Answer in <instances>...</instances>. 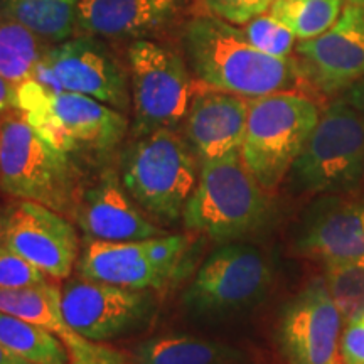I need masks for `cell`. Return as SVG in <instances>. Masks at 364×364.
<instances>
[{"label":"cell","instance_id":"cell-1","mask_svg":"<svg viewBox=\"0 0 364 364\" xmlns=\"http://www.w3.org/2000/svg\"><path fill=\"white\" fill-rule=\"evenodd\" d=\"M182 48L189 68L208 88L255 100L297 91L306 83L297 59L262 53L243 29L209 14L186 22Z\"/></svg>","mask_w":364,"mask_h":364},{"label":"cell","instance_id":"cell-2","mask_svg":"<svg viewBox=\"0 0 364 364\" xmlns=\"http://www.w3.org/2000/svg\"><path fill=\"white\" fill-rule=\"evenodd\" d=\"M265 193L245 167L241 152L204 161L182 221L189 231L216 241L243 238L268 220L270 203Z\"/></svg>","mask_w":364,"mask_h":364},{"label":"cell","instance_id":"cell-3","mask_svg":"<svg viewBox=\"0 0 364 364\" xmlns=\"http://www.w3.org/2000/svg\"><path fill=\"white\" fill-rule=\"evenodd\" d=\"M17 108L46 142L65 154L107 152L129 130L124 112L75 91L48 90L34 80L17 86Z\"/></svg>","mask_w":364,"mask_h":364},{"label":"cell","instance_id":"cell-4","mask_svg":"<svg viewBox=\"0 0 364 364\" xmlns=\"http://www.w3.org/2000/svg\"><path fill=\"white\" fill-rule=\"evenodd\" d=\"M318 118L317 105L297 91L250 100L241 161L267 193L292 169Z\"/></svg>","mask_w":364,"mask_h":364},{"label":"cell","instance_id":"cell-5","mask_svg":"<svg viewBox=\"0 0 364 364\" xmlns=\"http://www.w3.org/2000/svg\"><path fill=\"white\" fill-rule=\"evenodd\" d=\"M198 156L174 129L139 136L122 162V184L135 203L166 221L182 218L198 184Z\"/></svg>","mask_w":364,"mask_h":364},{"label":"cell","instance_id":"cell-6","mask_svg":"<svg viewBox=\"0 0 364 364\" xmlns=\"http://www.w3.org/2000/svg\"><path fill=\"white\" fill-rule=\"evenodd\" d=\"M0 188L21 201L70 213L76 208L75 172L59 152L27 124L24 115L0 122Z\"/></svg>","mask_w":364,"mask_h":364},{"label":"cell","instance_id":"cell-7","mask_svg":"<svg viewBox=\"0 0 364 364\" xmlns=\"http://www.w3.org/2000/svg\"><path fill=\"white\" fill-rule=\"evenodd\" d=\"M364 177V115L341 97L332 102L290 169L302 193H344Z\"/></svg>","mask_w":364,"mask_h":364},{"label":"cell","instance_id":"cell-8","mask_svg":"<svg viewBox=\"0 0 364 364\" xmlns=\"http://www.w3.org/2000/svg\"><path fill=\"white\" fill-rule=\"evenodd\" d=\"M196 236L164 235L134 241L91 238L80 257V279L132 290L166 289L184 275Z\"/></svg>","mask_w":364,"mask_h":364},{"label":"cell","instance_id":"cell-9","mask_svg":"<svg viewBox=\"0 0 364 364\" xmlns=\"http://www.w3.org/2000/svg\"><path fill=\"white\" fill-rule=\"evenodd\" d=\"M127 56L135 135L176 129L188 117L196 95L184 59L166 46L147 39L134 41Z\"/></svg>","mask_w":364,"mask_h":364},{"label":"cell","instance_id":"cell-10","mask_svg":"<svg viewBox=\"0 0 364 364\" xmlns=\"http://www.w3.org/2000/svg\"><path fill=\"white\" fill-rule=\"evenodd\" d=\"M272 265L252 245L230 243L209 255L182 304L198 316H225L258 302L272 284Z\"/></svg>","mask_w":364,"mask_h":364},{"label":"cell","instance_id":"cell-11","mask_svg":"<svg viewBox=\"0 0 364 364\" xmlns=\"http://www.w3.org/2000/svg\"><path fill=\"white\" fill-rule=\"evenodd\" d=\"M61 309L66 324L80 336L108 341L144 324L154 311V297L147 290L80 279L61 290Z\"/></svg>","mask_w":364,"mask_h":364},{"label":"cell","instance_id":"cell-12","mask_svg":"<svg viewBox=\"0 0 364 364\" xmlns=\"http://www.w3.org/2000/svg\"><path fill=\"white\" fill-rule=\"evenodd\" d=\"M343 324L326 279L312 280L282 312V353L289 364H338Z\"/></svg>","mask_w":364,"mask_h":364},{"label":"cell","instance_id":"cell-13","mask_svg":"<svg viewBox=\"0 0 364 364\" xmlns=\"http://www.w3.org/2000/svg\"><path fill=\"white\" fill-rule=\"evenodd\" d=\"M306 83L324 95L343 93L364 76V6L343 9L331 29L295 46Z\"/></svg>","mask_w":364,"mask_h":364},{"label":"cell","instance_id":"cell-14","mask_svg":"<svg viewBox=\"0 0 364 364\" xmlns=\"http://www.w3.org/2000/svg\"><path fill=\"white\" fill-rule=\"evenodd\" d=\"M63 90L86 95L115 110L127 112L132 97L120 63L98 36L81 34L44 51Z\"/></svg>","mask_w":364,"mask_h":364},{"label":"cell","instance_id":"cell-15","mask_svg":"<svg viewBox=\"0 0 364 364\" xmlns=\"http://www.w3.org/2000/svg\"><path fill=\"white\" fill-rule=\"evenodd\" d=\"M4 245L56 280L70 277L78 257V235L71 223L34 201L9 209Z\"/></svg>","mask_w":364,"mask_h":364},{"label":"cell","instance_id":"cell-16","mask_svg":"<svg viewBox=\"0 0 364 364\" xmlns=\"http://www.w3.org/2000/svg\"><path fill=\"white\" fill-rule=\"evenodd\" d=\"M295 250L324 267L364 255V194L334 193L318 199L302 223Z\"/></svg>","mask_w":364,"mask_h":364},{"label":"cell","instance_id":"cell-17","mask_svg":"<svg viewBox=\"0 0 364 364\" xmlns=\"http://www.w3.org/2000/svg\"><path fill=\"white\" fill-rule=\"evenodd\" d=\"M191 0H80L76 33L110 39H145L184 16Z\"/></svg>","mask_w":364,"mask_h":364},{"label":"cell","instance_id":"cell-18","mask_svg":"<svg viewBox=\"0 0 364 364\" xmlns=\"http://www.w3.org/2000/svg\"><path fill=\"white\" fill-rule=\"evenodd\" d=\"M250 100L208 88L196 93L186 117V140L199 162L241 152Z\"/></svg>","mask_w":364,"mask_h":364},{"label":"cell","instance_id":"cell-19","mask_svg":"<svg viewBox=\"0 0 364 364\" xmlns=\"http://www.w3.org/2000/svg\"><path fill=\"white\" fill-rule=\"evenodd\" d=\"M81 230L95 240L134 241L167 235L135 206L132 196L113 174L102 177L76 204Z\"/></svg>","mask_w":364,"mask_h":364},{"label":"cell","instance_id":"cell-20","mask_svg":"<svg viewBox=\"0 0 364 364\" xmlns=\"http://www.w3.org/2000/svg\"><path fill=\"white\" fill-rule=\"evenodd\" d=\"M134 364H240L243 354L230 346L189 334L157 336L129 353Z\"/></svg>","mask_w":364,"mask_h":364},{"label":"cell","instance_id":"cell-21","mask_svg":"<svg viewBox=\"0 0 364 364\" xmlns=\"http://www.w3.org/2000/svg\"><path fill=\"white\" fill-rule=\"evenodd\" d=\"M80 0H0V16L19 22L41 41L71 39L78 24Z\"/></svg>","mask_w":364,"mask_h":364},{"label":"cell","instance_id":"cell-22","mask_svg":"<svg viewBox=\"0 0 364 364\" xmlns=\"http://www.w3.org/2000/svg\"><path fill=\"white\" fill-rule=\"evenodd\" d=\"M0 312L44 327L59 339H65L73 332L63 316L61 290L49 282L19 289H0Z\"/></svg>","mask_w":364,"mask_h":364},{"label":"cell","instance_id":"cell-23","mask_svg":"<svg viewBox=\"0 0 364 364\" xmlns=\"http://www.w3.org/2000/svg\"><path fill=\"white\" fill-rule=\"evenodd\" d=\"M0 344L34 364H70L56 334L6 312H0Z\"/></svg>","mask_w":364,"mask_h":364},{"label":"cell","instance_id":"cell-24","mask_svg":"<svg viewBox=\"0 0 364 364\" xmlns=\"http://www.w3.org/2000/svg\"><path fill=\"white\" fill-rule=\"evenodd\" d=\"M44 51L38 36L19 22L0 16V76L9 83L17 88L33 78Z\"/></svg>","mask_w":364,"mask_h":364},{"label":"cell","instance_id":"cell-25","mask_svg":"<svg viewBox=\"0 0 364 364\" xmlns=\"http://www.w3.org/2000/svg\"><path fill=\"white\" fill-rule=\"evenodd\" d=\"M343 0H273L270 16L300 41L314 39L339 19Z\"/></svg>","mask_w":364,"mask_h":364},{"label":"cell","instance_id":"cell-26","mask_svg":"<svg viewBox=\"0 0 364 364\" xmlns=\"http://www.w3.org/2000/svg\"><path fill=\"white\" fill-rule=\"evenodd\" d=\"M324 279L344 322L364 311V255L341 265L324 267Z\"/></svg>","mask_w":364,"mask_h":364},{"label":"cell","instance_id":"cell-27","mask_svg":"<svg viewBox=\"0 0 364 364\" xmlns=\"http://www.w3.org/2000/svg\"><path fill=\"white\" fill-rule=\"evenodd\" d=\"M243 34L247 36L250 44L275 58H290L297 39L289 27H285L270 14L268 16L263 14L247 22Z\"/></svg>","mask_w":364,"mask_h":364},{"label":"cell","instance_id":"cell-28","mask_svg":"<svg viewBox=\"0 0 364 364\" xmlns=\"http://www.w3.org/2000/svg\"><path fill=\"white\" fill-rule=\"evenodd\" d=\"M48 284V275L12 252L6 245L0 247V289H19Z\"/></svg>","mask_w":364,"mask_h":364},{"label":"cell","instance_id":"cell-29","mask_svg":"<svg viewBox=\"0 0 364 364\" xmlns=\"http://www.w3.org/2000/svg\"><path fill=\"white\" fill-rule=\"evenodd\" d=\"M209 16L230 24L245 26L255 17L270 11L273 0H199Z\"/></svg>","mask_w":364,"mask_h":364},{"label":"cell","instance_id":"cell-30","mask_svg":"<svg viewBox=\"0 0 364 364\" xmlns=\"http://www.w3.org/2000/svg\"><path fill=\"white\" fill-rule=\"evenodd\" d=\"M343 364H364V311L346 321L339 341Z\"/></svg>","mask_w":364,"mask_h":364},{"label":"cell","instance_id":"cell-31","mask_svg":"<svg viewBox=\"0 0 364 364\" xmlns=\"http://www.w3.org/2000/svg\"><path fill=\"white\" fill-rule=\"evenodd\" d=\"M17 108V88L0 76V115Z\"/></svg>","mask_w":364,"mask_h":364},{"label":"cell","instance_id":"cell-32","mask_svg":"<svg viewBox=\"0 0 364 364\" xmlns=\"http://www.w3.org/2000/svg\"><path fill=\"white\" fill-rule=\"evenodd\" d=\"M343 98L351 105L353 108H356L359 113L364 115V76L361 80H358L356 83L349 86L348 90L343 91Z\"/></svg>","mask_w":364,"mask_h":364},{"label":"cell","instance_id":"cell-33","mask_svg":"<svg viewBox=\"0 0 364 364\" xmlns=\"http://www.w3.org/2000/svg\"><path fill=\"white\" fill-rule=\"evenodd\" d=\"M0 364H34L27 359L17 356L12 351H9L6 346L0 344Z\"/></svg>","mask_w":364,"mask_h":364},{"label":"cell","instance_id":"cell-34","mask_svg":"<svg viewBox=\"0 0 364 364\" xmlns=\"http://www.w3.org/2000/svg\"><path fill=\"white\" fill-rule=\"evenodd\" d=\"M6 230H7V213L0 211V247H2L4 240H6Z\"/></svg>","mask_w":364,"mask_h":364},{"label":"cell","instance_id":"cell-35","mask_svg":"<svg viewBox=\"0 0 364 364\" xmlns=\"http://www.w3.org/2000/svg\"><path fill=\"white\" fill-rule=\"evenodd\" d=\"M351 4H359V6H364V0H349Z\"/></svg>","mask_w":364,"mask_h":364}]
</instances>
